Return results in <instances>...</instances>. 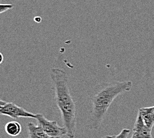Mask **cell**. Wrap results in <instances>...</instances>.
Returning <instances> with one entry per match:
<instances>
[{
  "label": "cell",
  "mask_w": 154,
  "mask_h": 138,
  "mask_svg": "<svg viewBox=\"0 0 154 138\" xmlns=\"http://www.w3.org/2000/svg\"><path fill=\"white\" fill-rule=\"evenodd\" d=\"M132 86L131 81H125L102 82L92 87L88 95L91 103L88 118L89 129L98 130L112 102L118 96L129 92Z\"/></svg>",
  "instance_id": "6da1fadb"
},
{
  "label": "cell",
  "mask_w": 154,
  "mask_h": 138,
  "mask_svg": "<svg viewBox=\"0 0 154 138\" xmlns=\"http://www.w3.org/2000/svg\"><path fill=\"white\" fill-rule=\"evenodd\" d=\"M50 75L54 100L60 114L63 126L67 131L66 136L74 138L76 129L77 110L70 93L68 76L65 70L58 67L51 69Z\"/></svg>",
  "instance_id": "7a4b0ae2"
},
{
  "label": "cell",
  "mask_w": 154,
  "mask_h": 138,
  "mask_svg": "<svg viewBox=\"0 0 154 138\" xmlns=\"http://www.w3.org/2000/svg\"><path fill=\"white\" fill-rule=\"evenodd\" d=\"M35 120L38 125L43 128L48 136L52 138H60L66 136L67 131L65 127H60L56 121H51L44 116L43 114H36Z\"/></svg>",
  "instance_id": "3957f363"
},
{
  "label": "cell",
  "mask_w": 154,
  "mask_h": 138,
  "mask_svg": "<svg viewBox=\"0 0 154 138\" xmlns=\"http://www.w3.org/2000/svg\"><path fill=\"white\" fill-rule=\"evenodd\" d=\"M0 115H6L10 117L13 119L19 118H36V114H34L25 110L22 107L19 106L13 102H6L5 104L0 108Z\"/></svg>",
  "instance_id": "277c9868"
},
{
  "label": "cell",
  "mask_w": 154,
  "mask_h": 138,
  "mask_svg": "<svg viewBox=\"0 0 154 138\" xmlns=\"http://www.w3.org/2000/svg\"><path fill=\"white\" fill-rule=\"evenodd\" d=\"M132 136L136 138H152V129L144 122L139 111L133 127Z\"/></svg>",
  "instance_id": "5b68a950"
},
{
  "label": "cell",
  "mask_w": 154,
  "mask_h": 138,
  "mask_svg": "<svg viewBox=\"0 0 154 138\" xmlns=\"http://www.w3.org/2000/svg\"><path fill=\"white\" fill-rule=\"evenodd\" d=\"M27 126L28 129V138H52L45 132L39 125L36 126L33 123L29 122Z\"/></svg>",
  "instance_id": "8992f818"
},
{
  "label": "cell",
  "mask_w": 154,
  "mask_h": 138,
  "mask_svg": "<svg viewBox=\"0 0 154 138\" xmlns=\"http://www.w3.org/2000/svg\"><path fill=\"white\" fill-rule=\"evenodd\" d=\"M139 112L142 115L144 122L151 129L154 126V106L150 107L139 109Z\"/></svg>",
  "instance_id": "52a82bcc"
},
{
  "label": "cell",
  "mask_w": 154,
  "mask_h": 138,
  "mask_svg": "<svg viewBox=\"0 0 154 138\" xmlns=\"http://www.w3.org/2000/svg\"><path fill=\"white\" fill-rule=\"evenodd\" d=\"M21 126L17 121H9L5 126V130L9 136L15 137L20 134L21 131Z\"/></svg>",
  "instance_id": "ba28073f"
},
{
  "label": "cell",
  "mask_w": 154,
  "mask_h": 138,
  "mask_svg": "<svg viewBox=\"0 0 154 138\" xmlns=\"http://www.w3.org/2000/svg\"><path fill=\"white\" fill-rule=\"evenodd\" d=\"M13 4H0V14L5 13L9 9H11L14 8Z\"/></svg>",
  "instance_id": "9c48e42d"
},
{
  "label": "cell",
  "mask_w": 154,
  "mask_h": 138,
  "mask_svg": "<svg viewBox=\"0 0 154 138\" xmlns=\"http://www.w3.org/2000/svg\"><path fill=\"white\" fill-rule=\"evenodd\" d=\"M130 133V130L123 129L121 131V132L119 134L117 135V136H115L114 138H127Z\"/></svg>",
  "instance_id": "30bf717a"
},
{
  "label": "cell",
  "mask_w": 154,
  "mask_h": 138,
  "mask_svg": "<svg viewBox=\"0 0 154 138\" xmlns=\"http://www.w3.org/2000/svg\"><path fill=\"white\" fill-rule=\"evenodd\" d=\"M41 17H39V16H37V17H35L34 20H35V22H36V23H40V22L41 21V20H38V19H41Z\"/></svg>",
  "instance_id": "8fae6325"
},
{
  "label": "cell",
  "mask_w": 154,
  "mask_h": 138,
  "mask_svg": "<svg viewBox=\"0 0 154 138\" xmlns=\"http://www.w3.org/2000/svg\"><path fill=\"white\" fill-rule=\"evenodd\" d=\"M3 61H4V56H3V54L0 53V64H2Z\"/></svg>",
  "instance_id": "7c38bea8"
},
{
  "label": "cell",
  "mask_w": 154,
  "mask_h": 138,
  "mask_svg": "<svg viewBox=\"0 0 154 138\" xmlns=\"http://www.w3.org/2000/svg\"><path fill=\"white\" fill-rule=\"evenodd\" d=\"M5 103H6L5 102H4V101H3V100H0V108H1L3 106L5 105Z\"/></svg>",
  "instance_id": "4fadbf2b"
},
{
  "label": "cell",
  "mask_w": 154,
  "mask_h": 138,
  "mask_svg": "<svg viewBox=\"0 0 154 138\" xmlns=\"http://www.w3.org/2000/svg\"><path fill=\"white\" fill-rule=\"evenodd\" d=\"M115 136H104L102 137V138H114Z\"/></svg>",
  "instance_id": "5bb4252c"
},
{
  "label": "cell",
  "mask_w": 154,
  "mask_h": 138,
  "mask_svg": "<svg viewBox=\"0 0 154 138\" xmlns=\"http://www.w3.org/2000/svg\"><path fill=\"white\" fill-rule=\"evenodd\" d=\"M131 138H136V137H135L134 136H131Z\"/></svg>",
  "instance_id": "9a60e30c"
}]
</instances>
